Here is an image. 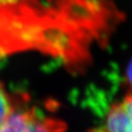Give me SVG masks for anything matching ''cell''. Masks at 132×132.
Instances as JSON below:
<instances>
[{
	"label": "cell",
	"mask_w": 132,
	"mask_h": 132,
	"mask_svg": "<svg viewBox=\"0 0 132 132\" xmlns=\"http://www.w3.org/2000/svg\"><path fill=\"white\" fill-rule=\"evenodd\" d=\"M88 132H104V131H103V129L101 127H98V128H93V129L89 130Z\"/></svg>",
	"instance_id": "cell-4"
},
{
	"label": "cell",
	"mask_w": 132,
	"mask_h": 132,
	"mask_svg": "<svg viewBox=\"0 0 132 132\" xmlns=\"http://www.w3.org/2000/svg\"><path fill=\"white\" fill-rule=\"evenodd\" d=\"M101 128L104 132H132V90L111 106Z\"/></svg>",
	"instance_id": "cell-2"
},
{
	"label": "cell",
	"mask_w": 132,
	"mask_h": 132,
	"mask_svg": "<svg viewBox=\"0 0 132 132\" xmlns=\"http://www.w3.org/2000/svg\"><path fill=\"white\" fill-rule=\"evenodd\" d=\"M15 107V103L12 97L4 89L3 85L0 83V127L8 119Z\"/></svg>",
	"instance_id": "cell-3"
},
{
	"label": "cell",
	"mask_w": 132,
	"mask_h": 132,
	"mask_svg": "<svg viewBox=\"0 0 132 132\" xmlns=\"http://www.w3.org/2000/svg\"><path fill=\"white\" fill-rule=\"evenodd\" d=\"M67 124L57 118L47 116L36 107L15 105L0 132H66Z\"/></svg>",
	"instance_id": "cell-1"
}]
</instances>
